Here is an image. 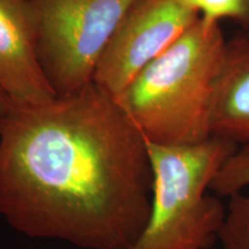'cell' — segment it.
I'll return each instance as SVG.
<instances>
[{
    "mask_svg": "<svg viewBox=\"0 0 249 249\" xmlns=\"http://www.w3.org/2000/svg\"><path fill=\"white\" fill-rule=\"evenodd\" d=\"M147 142L90 83L18 107L0 132V214L12 229L82 249H132L147 225Z\"/></svg>",
    "mask_w": 249,
    "mask_h": 249,
    "instance_id": "1",
    "label": "cell"
},
{
    "mask_svg": "<svg viewBox=\"0 0 249 249\" xmlns=\"http://www.w3.org/2000/svg\"><path fill=\"white\" fill-rule=\"evenodd\" d=\"M227 39L198 20L114 98L147 142L192 144L211 138V104Z\"/></svg>",
    "mask_w": 249,
    "mask_h": 249,
    "instance_id": "2",
    "label": "cell"
},
{
    "mask_svg": "<svg viewBox=\"0 0 249 249\" xmlns=\"http://www.w3.org/2000/svg\"><path fill=\"white\" fill-rule=\"evenodd\" d=\"M147 147L152 169L150 214L132 249H211L226 205L210 187L238 145L211 136L192 144L147 142Z\"/></svg>",
    "mask_w": 249,
    "mask_h": 249,
    "instance_id": "3",
    "label": "cell"
},
{
    "mask_svg": "<svg viewBox=\"0 0 249 249\" xmlns=\"http://www.w3.org/2000/svg\"><path fill=\"white\" fill-rule=\"evenodd\" d=\"M136 0H30L46 79L65 96L93 81L105 49Z\"/></svg>",
    "mask_w": 249,
    "mask_h": 249,
    "instance_id": "4",
    "label": "cell"
},
{
    "mask_svg": "<svg viewBox=\"0 0 249 249\" xmlns=\"http://www.w3.org/2000/svg\"><path fill=\"white\" fill-rule=\"evenodd\" d=\"M198 18L181 0H136L99 59L92 82L117 98Z\"/></svg>",
    "mask_w": 249,
    "mask_h": 249,
    "instance_id": "5",
    "label": "cell"
},
{
    "mask_svg": "<svg viewBox=\"0 0 249 249\" xmlns=\"http://www.w3.org/2000/svg\"><path fill=\"white\" fill-rule=\"evenodd\" d=\"M0 88L18 107L57 97L39 61L30 0H0Z\"/></svg>",
    "mask_w": 249,
    "mask_h": 249,
    "instance_id": "6",
    "label": "cell"
},
{
    "mask_svg": "<svg viewBox=\"0 0 249 249\" xmlns=\"http://www.w3.org/2000/svg\"><path fill=\"white\" fill-rule=\"evenodd\" d=\"M211 135L249 143V31L227 39L211 104Z\"/></svg>",
    "mask_w": 249,
    "mask_h": 249,
    "instance_id": "7",
    "label": "cell"
},
{
    "mask_svg": "<svg viewBox=\"0 0 249 249\" xmlns=\"http://www.w3.org/2000/svg\"><path fill=\"white\" fill-rule=\"evenodd\" d=\"M218 249H249V192L229 197Z\"/></svg>",
    "mask_w": 249,
    "mask_h": 249,
    "instance_id": "8",
    "label": "cell"
},
{
    "mask_svg": "<svg viewBox=\"0 0 249 249\" xmlns=\"http://www.w3.org/2000/svg\"><path fill=\"white\" fill-rule=\"evenodd\" d=\"M211 192L219 197H231L249 189V143L239 145L214 177Z\"/></svg>",
    "mask_w": 249,
    "mask_h": 249,
    "instance_id": "9",
    "label": "cell"
},
{
    "mask_svg": "<svg viewBox=\"0 0 249 249\" xmlns=\"http://www.w3.org/2000/svg\"><path fill=\"white\" fill-rule=\"evenodd\" d=\"M207 22L232 18L244 23L249 17V0H181Z\"/></svg>",
    "mask_w": 249,
    "mask_h": 249,
    "instance_id": "10",
    "label": "cell"
},
{
    "mask_svg": "<svg viewBox=\"0 0 249 249\" xmlns=\"http://www.w3.org/2000/svg\"><path fill=\"white\" fill-rule=\"evenodd\" d=\"M14 105V103L6 95L4 90L0 88V132L4 128L5 124L7 123L9 114L13 110Z\"/></svg>",
    "mask_w": 249,
    "mask_h": 249,
    "instance_id": "11",
    "label": "cell"
},
{
    "mask_svg": "<svg viewBox=\"0 0 249 249\" xmlns=\"http://www.w3.org/2000/svg\"><path fill=\"white\" fill-rule=\"evenodd\" d=\"M242 26H244V29L245 30H248L249 31V17H248L247 20H246L245 22L242 23Z\"/></svg>",
    "mask_w": 249,
    "mask_h": 249,
    "instance_id": "12",
    "label": "cell"
}]
</instances>
